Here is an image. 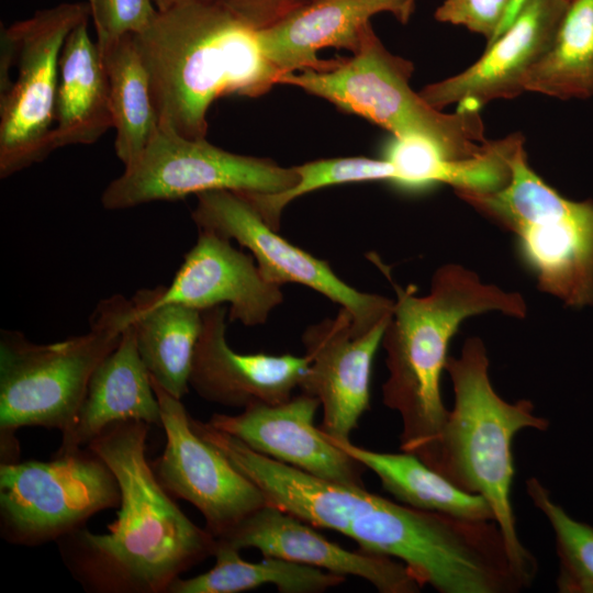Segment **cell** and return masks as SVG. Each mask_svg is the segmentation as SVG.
I'll return each instance as SVG.
<instances>
[{"mask_svg": "<svg viewBox=\"0 0 593 593\" xmlns=\"http://www.w3.org/2000/svg\"><path fill=\"white\" fill-rule=\"evenodd\" d=\"M149 424L113 423L87 447L113 471L121 492L108 534L76 529L56 540L74 579L90 593H167L214 555L215 537L195 525L157 480L146 457Z\"/></svg>", "mask_w": 593, "mask_h": 593, "instance_id": "obj_1", "label": "cell"}, {"mask_svg": "<svg viewBox=\"0 0 593 593\" xmlns=\"http://www.w3.org/2000/svg\"><path fill=\"white\" fill-rule=\"evenodd\" d=\"M160 127L205 138L211 104L225 96L260 97L280 77L258 31L216 1L159 12L134 34Z\"/></svg>", "mask_w": 593, "mask_h": 593, "instance_id": "obj_2", "label": "cell"}, {"mask_svg": "<svg viewBox=\"0 0 593 593\" xmlns=\"http://www.w3.org/2000/svg\"><path fill=\"white\" fill-rule=\"evenodd\" d=\"M395 291L381 343L389 370L382 401L401 417V450L432 468L449 412L440 381L452 337L468 317L495 311L523 318L527 305L519 293L484 283L457 264L435 271L427 295L417 296L413 287Z\"/></svg>", "mask_w": 593, "mask_h": 593, "instance_id": "obj_3", "label": "cell"}, {"mask_svg": "<svg viewBox=\"0 0 593 593\" xmlns=\"http://www.w3.org/2000/svg\"><path fill=\"white\" fill-rule=\"evenodd\" d=\"M445 370L454 391V405L443 428L432 469L459 489L489 503L510 558L532 585L538 563L519 539L512 505L515 474L513 440L526 428L545 432L549 421L535 414L532 401L502 399L489 377L484 343L468 338L459 357L449 356Z\"/></svg>", "mask_w": 593, "mask_h": 593, "instance_id": "obj_4", "label": "cell"}, {"mask_svg": "<svg viewBox=\"0 0 593 593\" xmlns=\"http://www.w3.org/2000/svg\"><path fill=\"white\" fill-rule=\"evenodd\" d=\"M133 303L121 294L101 300L87 333L51 344L21 332L0 333V465L18 462L15 433L25 426L64 433L76 419L90 378L119 345Z\"/></svg>", "mask_w": 593, "mask_h": 593, "instance_id": "obj_5", "label": "cell"}, {"mask_svg": "<svg viewBox=\"0 0 593 593\" xmlns=\"http://www.w3.org/2000/svg\"><path fill=\"white\" fill-rule=\"evenodd\" d=\"M413 71V63L387 49L369 24L350 57L326 70L284 74L278 83L325 99L394 137L425 139L451 159L484 154L492 141L485 137L479 111L445 113L433 108L411 88Z\"/></svg>", "mask_w": 593, "mask_h": 593, "instance_id": "obj_6", "label": "cell"}, {"mask_svg": "<svg viewBox=\"0 0 593 593\" xmlns=\"http://www.w3.org/2000/svg\"><path fill=\"white\" fill-rule=\"evenodd\" d=\"M525 138L508 157L506 184L455 193L513 233L538 288L572 307L593 305V201H574L528 164Z\"/></svg>", "mask_w": 593, "mask_h": 593, "instance_id": "obj_7", "label": "cell"}, {"mask_svg": "<svg viewBox=\"0 0 593 593\" xmlns=\"http://www.w3.org/2000/svg\"><path fill=\"white\" fill-rule=\"evenodd\" d=\"M91 18L89 2H64L36 11L1 31L0 177L44 160L54 149L53 130L59 58L70 32Z\"/></svg>", "mask_w": 593, "mask_h": 593, "instance_id": "obj_8", "label": "cell"}, {"mask_svg": "<svg viewBox=\"0 0 593 593\" xmlns=\"http://www.w3.org/2000/svg\"><path fill=\"white\" fill-rule=\"evenodd\" d=\"M120 502L113 471L87 446L0 465V535L12 545L56 541Z\"/></svg>", "mask_w": 593, "mask_h": 593, "instance_id": "obj_9", "label": "cell"}, {"mask_svg": "<svg viewBox=\"0 0 593 593\" xmlns=\"http://www.w3.org/2000/svg\"><path fill=\"white\" fill-rule=\"evenodd\" d=\"M298 181L293 167L222 149L158 127L146 148L101 194L105 210L175 201L211 190L278 193Z\"/></svg>", "mask_w": 593, "mask_h": 593, "instance_id": "obj_10", "label": "cell"}, {"mask_svg": "<svg viewBox=\"0 0 593 593\" xmlns=\"http://www.w3.org/2000/svg\"><path fill=\"white\" fill-rule=\"evenodd\" d=\"M195 197L191 216L199 230L217 233L247 248L267 281L303 284L347 310L353 335L369 332L392 314L394 301L344 282L327 261L281 237L239 192L211 190Z\"/></svg>", "mask_w": 593, "mask_h": 593, "instance_id": "obj_11", "label": "cell"}, {"mask_svg": "<svg viewBox=\"0 0 593 593\" xmlns=\"http://www.w3.org/2000/svg\"><path fill=\"white\" fill-rule=\"evenodd\" d=\"M161 411L166 446L152 465L163 488L191 503L205 528L220 538L235 528L267 500L260 489L192 427L181 400L152 380Z\"/></svg>", "mask_w": 593, "mask_h": 593, "instance_id": "obj_12", "label": "cell"}, {"mask_svg": "<svg viewBox=\"0 0 593 593\" xmlns=\"http://www.w3.org/2000/svg\"><path fill=\"white\" fill-rule=\"evenodd\" d=\"M390 317L355 336L351 316L340 307L335 317L324 318L303 332L310 367L299 388L318 399L323 409L318 427L327 437L349 441L369 410L372 362Z\"/></svg>", "mask_w": 593, "mask_h": 593, "instance_id": "obj_13", "label": "cell"}, {"mask_svg": "<svg viewBox=\"0 0 593 593\" xmlns=\"http://www.w3.org/2000/svg\"><path fill=\"white\" fill-rule=\"evenodd\" d=\"M571 2L527 0L475 63L457 75L426 85L419 94L441 111L449 105L479 111L491 101L518 97L525 92L526 75L551 44Z\"/></svg>", "mask_w": 593, "mask_h": 593, "instance_id": "obj_14", "label": "cell"}, {"mask_svg": "<svg viewBox=\"0 0 593 593\" xmlns=\"http://www.w3.org/2000/svg\"><path fill=\"white\" fill-rule=\"evenodd\" d=\"M320 405L301 393L279 404L249 405L237 415L215 413L206 423L273 460L327 481L365 486V467L315 426Z\"/></svg>", "mask_w": 593, "mask_h": 593, "instance_id": "obj_15", "label": "cell"}, {"mask_svg": "<svg viewBox=\"0 0 593 593\" xmlns=\"http://www.w3.org/2000/svg\"><path fill=\"white\" fill-rule=\"evenodd\" d=\"M228 307L202 311L190 387L205 401L226 407L279 404L291 399L309 370L310 358L291 354H239L226 339Z\"/></svg>", "mask_w": 593, "mask_h": 593, "instance_id": "obj_16", "label": "cell"}, {"mask_svg": "<svg viewBox=\"0 0 593 593\" xmlns=\"http://www.w3.org/2000/svg\"><path fill=\"white\" fill-rule=\"evenodd\" d=\"M219 544L237 550L256 548L265 557H277L321 570L366 580L380 593H417L422 586L401 561L382 555L347 550L326 539L312 525L266 504Z\"/></svg>", "mask_w": 593, "mask_h": 593, "instance_id": "obj_17", "label": "cell"}, {"mask_svg": "<svg viewBox=\"0 0 593 593\" xmlns=\"http://www.w3.org/2000/svg\"><path fill=\"white\" fill-rule=\"evenodd\" d=\"M282 301L281 286L261 276L254 257L236 249L230 238L203 230L170 286L157 287L159 303L199 311L226 303L228 320L245 326L266 323Z\"/></svg>", "mask_w": 593, "mask_h": 593, "instance_id": "obj_18", "label": "cell"}, {"mask_svg": "<svg viewBox=\"0 0 593 593\" xmlns=\"http://www.w3.org/2000/svg\"><path fill=\"white\" fill-rule=\"evenodd\" d=\"M415 3L416 0L312 1L278 25L259 31L258 35L265 54L280 76L306 69L326 70L338 59H320L321 49L333 47L353 54L372 16L387 12L406 24Z\"/></svg>", "mask_w": 593, "mask_h": 593, "instance_id": "obj_19", "label": "cell"}, {"mask_svg": "<svg viewBox=\"0 0 593 593\" xmlns=\"http://www.w3.org/2000/svg\"><path fill=\"white\" fill-rule=\"evenodd\" d=\"M136 419L161 427L150 374L139 355L132 322L119 345L93 371L72 425L61 433L57 452L86 447L109 425Z\"/></svg>", "mask_w": 593, "mask_h": 593, "instance_id": "obj_20", "label": "cell"}, {"mask_svg": "<svg viewBox=\"0 0 593 593\" xmlns=\"http://www.w3.org/2000/svg\"><path fill=\"white\" fill-rule=\"evenodd\" d=\"M88 22L70 32L60 53L54 149L91 145L113 127L107 71L99 46L90 38Z\"/></svg>", "mask_w": 593, "mask_h": 593, "instance_id": "obj_21", "label": "cell"}, {"mask_svg": "<svg viewBox=\"0 0 593 593\" xmlns=\"http://www.w3.org/2000/svg\"><path fill=\"white\" fill-rule=\"evenodd\" d=\"M131 301L137 348L150 379L181 400L190 388L202 311L180 303L157 302V288L142 289Z\"/></svg>", "mask_w": 593, "mask_h": 593, "instance_id": "obj_22", "label": "cell"}, {"mask_svg": "<svg viewBox=\"0 0 593 593\" xmlns=\"http://www.w3.org/2000/svg\"><path fill=\"white\" fill-rule=\"evenodd\" d=\"M524 136L519 133L492 141L477 157L451 159L432 143L421 138L392 137L382 158L395 172L393 184L406 190H423L446 183L454 190L492 192L503 188L510 177L508 157Z\"/></svg>", "mask_w": 593, "mask_h": 593, "instance_id": "obj_23", "label": "cell"}, {"mask_svg": "<svg viewBox=\"0 0 593 593\" xmlns=\"http://www.w3.org/2000/svg\"><path fill=\"white\" fill-rule=\"evenodd\" d=\"M328 439L371 470L382 488L405 505L466 521H494L484 497L459 489L412 454L380 452L350 440Z\"/></svg>", "mask_w": 593, "mask_h": 593, "instance_id": "obj_24", "label": "cell"}, {"mask_svg": "<svg viewBox=\"0 0 593 593\" xmlns=\"http://www.w3.org/2000/svg\"><path fill=\"white\" fill-rule=\"evenodd\" d=\"M98 46L109 83L114 149L126 167L139 157L159 127L149 78L134 34Z\"/></svg>", "mask_w": 593, "mask_h": 593, "instance_id": "obj_25", "label": "cell"}, {"mask_svg": "<svg viewBox=\"0 0 593 593\" xmlns=\"http://www.w3.org/2000/svg\"><path fill=\"white\" fill-rule=\"evenodd\" d=\"M209 571L192 578H178L167 593H238L275 585L281 593H321L340 585L346 577L277 557L246 561L239 550L219 544Z\"/></svg>", "mask_w": 593, "mask_h": 593, "instance_id": "obj_26", "label": "cell"}, {"mask_svg": "<svg viewBox=\"0 0 593 593\" xmlns=\"http://www.w3.org/2000/svg\"><path fill=\"white\" fill-rule=\"evenodd\" d=\"M524 90L561 100L593 96V0H572Z\"/></svg>", "mask_w": 593, "mask_h": 593, "instance_id": "obj_27", "label": "cell"}, {"mask_svg": "<svg viewBox=\"0 0 593 593\" xmlns=\"http://www.w3.org/2000/svg\"><path fill=\"white\" fill-rule=\"evenodd\" d=\"M293 168L298 181L288 190L278 193L239 192L276 231L280 228L284 208L303 194L336 184L367 181L393 183L395 180L392 165L383 158L336 157L309 161Z\"/></svg>", "mask_w": 593, "mask_h": 593, "instance_id": "obj_28", "label": "cell"}, {"mask_svg": "<svg viewBox=\"0 0 593 593\" xmlns=\"http://www.w3.org/2000/svg\"><path fill=\"white\" fill-rule=\"evenodd\" d=\"M534 506L547 518L555 534L561 593H593V526L571 517L544 483L532 477L525 482Z\"/></svg>", "mask_w": 593, "mask_h": 593, "instance_id": "obj_29", "label": "cell"}, {"mask_svg": "<svg viewBox=\"0 0 593 593\" xmlns=\"http://www.w3.org/2000/svg\"><path fill=\"white\" fill-rule=\"evenodd\" d=\"M89 4L99 45L143 32L158 14L153 0H92Z\"/></svg>", "mask_w": 593, "mask_h": 593, "instance_id": "obj_30", "label": "cell"}, {"mask_svg": "<svg viewBox=\"0 0 593 593\" xmlns=\"http://www.w3.org/2000/svg\"><path fill=\"white\" fill-rule=\"evenodd\" d=\"M511 0H444L435 11L441 23L460 25L482 35L490 44L503 22Z\"/></svg>", "mask_w": 593, "mask_h": 593, "instance_id": "obj_31", "label": "cell"}, {"mask_svg": "<svg viewBox=\"0 0 593 593\" xmlns=\"http://www.w3.org/2000/svg\"><path fill=\"white\" fill-rule=\"evenodd\" d=\"M255 31L271 29L312 0H214Z\"/></svg>", "mask_w": 593, "mask_h": 593, "instance_id": "obj_32", "label": "cell"}, {"mask_svg": "<svg viewBox=\"0 0 593 593\" xmlns=\"http://www.w3.org/2000/svg\"><path fill=\"white\" fill-rule=\"evenodd\" d=\"M527 0H511V2L508 4V8L506 10L505 16L503 19V22H502L497 33H496L495 38L508 27V25L516 18V15L518 14L519 10L522 9V7L524 5V3ZM570 1H572V0H570Z\"/></svg>", "mask_w": 593, "mask_h": 593, "instance_id": "obj_33", "label": "cell"}, {"mask_svg": "<svg viewBox=\"0 0 593 593\" xmlns=\"http://www.w3.org/2000/svg\"><path fill=\"white\" fill-rule=\"evenodd\" d=\"M206 1H214V0H153V3L155 4L156 9L159 12H163V11H167L169 9L183 5V4L194 3V2H206Z\"/></svg>", "mask_w": 593, "mask_h": 593, "instance_id": "obj_34", "label": "cell"}, {"mask_svg": "<svg viewBox=\"0 0 593 593\" xmlns=\"http://www.w3.org/2000/svg\"><path fill=\"white\" fill-rule=\"evenodd\" d=\"M89 3L92 1V0H87Z\"/></svg>", "mask_w": 593, "mask_h": 593, "instance_id": "obj_35", "label": "cell"}, {"mask_svg": "<svg viewBox=\"0 0 593 593\" xmlns=\"http://www.w3.org/2000/svg\"><path fill=\"white\" fill-rule=\"evenodd\" d=\"M312 1H317V0H312Z\"/></svg>", "mask_w": 593, "mask_h": 593, "instance_id": "obj_36", "label": "cell"}]
</instances>
